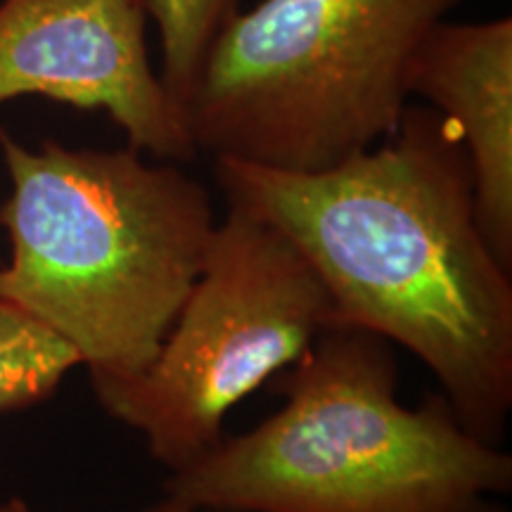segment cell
I'll return each mask as SVG.
<instances>
[{"instance_id":"6da1fadb","label":"cell","mask_w":512,"mask_h":512,"mask_svg":"<svg viewBox=\"0 0 512 512\" xmlns=\"http://www.w3.org/2000/svg\"><path fill=\"white\" fill-rule=\"evenodd\" d=\"M228 204L302 252L337 325L375 332L432 370L460 422L501 444L512 411V283L486 245L463 140L406 107L384 143L330 169L214 159Z\"/></svg>"},{"instance_id":"7a4b0ae2","label":"cell","mask_w":512,"mask_h":512,"mask_svg":"<svg viewBox=\"0 0 512 512\" xmlns=\"http://www.w3.org/2000/svg\"><path fill=\"white\" fill-rule=\"evenodd\" d=\"M0 157L10 178L0 302L69 344L93 392L136 380L209 256L219 223L207 190L131 145L27 147L0 128Z\"/></svg>"},{"instance_id":"3957f363","label":"cell","mask_w":512,"mask_h":512,"mask_svg":"<svg viewBox=\"0 0 512 512\" xmlns=\"http://www.w3.org/2000/svg\"><path fill=\"white\" fill-rule=\"evenodd\" d=\"M285 370L283 408L169 472L166 498L209 512H501L512 456L444 394L403 406L392 342L337 325Z\"/></svg>"},{"instance_id":"277c9868","label":"cell","mask_w":512,"mask_h":512,"mask_svg":"<svg viewBox=\"0 0 512 512\" xmlns=\"http://www.w3.org/2000/svg\"><path fill=\"white\" fill-rule=\"evenodd\" d=\"M467 0H261L209 50L183 107L195 152L268 169H330L389 138L406 69Z\"/></svg>"},{"instance_id":"5b68a950","label":"cell","mask_w":512,"mask_h":512,"mask_svg":"<svg viewBox=\"0 0 512 512\" xmlns=\"http://www.w3.org/2000/svg\"><path fill=\"white\" fill-rule=\"evenodd\" d=\"M330 328L335 309L302 252L271 223L228 204L155 361L95 396L114 420L143 434L159 465L181 470L221 444L230 408Z\"/></svg>"},{"instance_id":"8992f818","label":"cell","mask_w":512,"mask_h":512,"mask_svg":"<svg viewBox=\"0 0 512 512\" xmlns=\"http://www.w3.org/2000/svg\"><path fill=\"white\" fill-rule=\"evenodd\" d=\"M140 0H0V105L24 95L102 110L138 152L197 157L147 50Z\"/></svg>"},{"instance_id":"52a82bcc","label":"cell","mask_w":512,"mask_h":512,"mask_svg":"<svg viewBox=\"0 0 512 512\" xmlns=\"http://www.w3.org/2000/svg\"><path fill=\"white\" fill-rule=\"evenodd\" d=\"M406 93L432 102L463 140L482 235L512 271V19L439 22L406 69Z\"/></svg>"},{"instance_id":"ba28073f","label":"cell","mask_w":512,"mask_h":512,"mask_svg":"<svg viewBox=\"0 0 512 512\" xmlns=\"http://www.w3.org/2000/svg\"><path fill=\"white\" fill-rule=\"evenodd\" d=\"M79 356L27 313L0 302V413L48 401Z\"/></svg>"},{"instance_id":"9c48e42d","label":"cell","mask_w":512,"mask_h":512,"mask_svg":"<svg viewBox=\"0 0 512 512\" xmlns=\"http://www.w3.org/2000/svg\"><path fill=\"white\" fill-rule=\"evenodd\" d=\"M155 22L162 43V81L166 95L183 119L197 76L209 50L230 19L240 12V0H140Z\"/></svg>"},{"instance_id":"30bf717a","label":"cell","mask_w":512,"mask_h":512,"mask_svg":"<svg viewBox=\"0 0 512 512\" xmlns=\"http://www.w3.org/2000/svg\"><path fill=\"white\" fill-rule=\"evenodd\" d=\"M145 512H209V510H200V508H190V505H183V503H176L171 501V498H162V501L152 505V508H147Z\"/></svg>"},{"instance_id":"8fae6325","label":"cell","mask_w":512,"mask_h":512,"mask_svg":"<svg viewBox=\"0 0 512 512\" xmlns=\"http://www.w3.org/2000/svg\"><path fill=\"white\" fill-rule=\"evenodd\" d=\"M0 512H34L22 498H8V501H0Z\"/></svg>"}]
</instances>
